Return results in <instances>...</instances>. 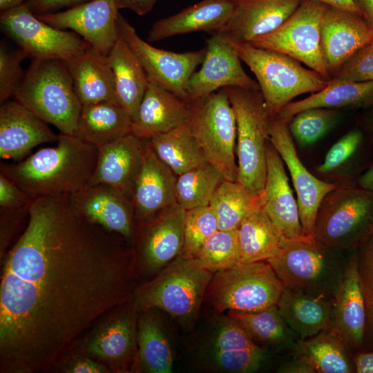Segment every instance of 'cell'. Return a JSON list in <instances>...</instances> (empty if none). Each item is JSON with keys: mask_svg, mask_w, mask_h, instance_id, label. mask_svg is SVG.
Instances as JSON below:
<instances>
[{"mask_svg": "<svg viewBox=\"0 0 373 373\" xmlns=\"http://www.w3.org/2000/svg\"><path fill=\"white\" fill-rule=\"evenodd\" d=\"M0 285L1 372L52 370L132 291L133 250L77 212L69 194L31 200Z\"/></svg>", "mask_w": 373, "mask_h": 373, "instance_id": "obj_1", "label": "cell"}, {"mask_svg": "<svg viewBox=\"0 0 373 373\" xmlns=\"http://www.w3.org/2000/svg\"><path fill=\"white\" fill-rule=\"evenodd\" d=\"M57 142L17 163H1L0 173L31 199L82 189L94 172L97 148L75 135L61 133Z\"/></svg>", "mask_w": 373, "mask_h": 373, "instance_id": "obj_2", "label": "cell"}, {"mask_svg": "<svg viewBox=\"0 0 373 373\" xmlns=\"http://www.w3.org/2000/svg\"><path fill=\"white\" fill-rule=\"evenodd\" d=\"M13 97L61 133L75 134L82 104L64 61L31 60Z\"/></svg>", "mask_w": 373, "mask_h": 373, "instance_id": "obj_3", "label": "cell"}, {"mask_svg": "<svg viewBox=\"0 0 373 373\" xmlns=\"http://www.w3.org/2000/svg\"><path fill=\"white\" fill-rule=\"evenodd\" d=\"M230 42L241 61L256 76L272 117L296 97L315 93L328 85L329 80L313 70L306 69L298 60L285 54L249 43Z\"/></svg>", "mask_w": 373, "mask_h": 373, "instance_id": "obj_4", "label": "cell"}, {"mask_svg": "<svg viewBox=\"0 0 373 373\" xmlns=\"http://www.w3.org/2000/svg\"><path fill=\"white\" fill-rule=\"evenodd\" d=\"M346 252L315 238L285 237L280 251L267 261L285 287L334 296L350 256Z\"/></svg>", "mask_w": 373, "mask_h": 373, "instance_id": "obj_5", "label": "cell"}, {"mask_svg": "<svg viewBox=\"0 0 373 373\" xmlns=\"http://www.w3.org/2000/svg\"><path fill=\"white\" fill-rule=\"evenodd\" d=\"M224 88L236 122L237 182L260 193L267 176L266 149L272 117L260 89Z\"/></svg>", "mask_w": 373, "mask_h": 373, "instance_id": "obj_6", "label": "cell"}, {"mask_svg": "<svg viewBox=\"0 0 373 373\" xmlns=\"http://www.w3.org/2000/svg\"><path fill=\"white\" fill-rule=\"evenodd\" d=\"M373 236V192L350 184L336 186L323 200L314 238L321 243L351 251Z\"/></svg>", "mask_w": 373, "mask_h": 373, "instance_id": "obj_7", "label": "cell"}, {"mask_svg": "<svg viewBox=\"0 0 373 373\" xmlns=\"http://www.w3.org/2000/svg\"><path fill=\"white\" fill-rule=\"evenodd\" d=\"M213 274L193 258L180 254L137 291L138 304L144 309L159 308L182 323H190L198 314Z\"/></svg>", "mask_w": 373, "mask_h": 373, "instance_id": "obj_8", "label": "cell"}, {"mask_svg": "<svg viewBox=\"0 0 373 373\" xmlns=\"http://www.w3.org/2000/svg\"><path fill=\"white\" fill-rule=\"evenodd\" d=\"M285 285L267 260L213 274L205 296L218 312H257L276 305Z\"/></svg>", "mask_w": 373, "mask_h": 373, "instance_id": "obj_9", "label": "cell"}, {"mask_svg": "<svg viewBox=\"0 0 373 373\" xmlns=\"http://www.w3.org/2000/svg\"><path fill=\"white\" fill-rule=\"evenodd\" d=\"M189 124L208 162L225 180L237 181L236 122L225 89L191 102Z\"/></svg>", "mask_w": 373, "mask_h": 373, "instance_id": "obj_10", "label": "cell"}, {"mask_svg": "<svg viewBox=\"0 0 373 373\" xmlns=\"http://www.w3.org/2000/svg\"><path fill=\"white\" fill-rule=\"evenodd\" d=\"M327 7L316 0H302L293 14L278 28L249 44L285 54L329 80L331 76L321 48L322 22Z\"/></svg>", "mask_w": 373, "mask_h": 373, "instance_id": "obj_11", "label": "cell"}, {"mask_svg": "<svg viewBox=\"0 0 373 373\" xmlns=\"http://www.w3.org/2000/svg\"><path fill=\"white\" fill-rule=\"evenodd\" d=\"M0 24L2 31L31 60L66 61L90 47L75 32L53 27L39 19L27 3L1 12Z\"/></svg>", "mask_w": 373, "mask_h": 373, "instance_id": "obj_12", "label": "cell"}, {"mask_svg": "<svg viewBox=\"0 0 373 373\" xmlns=\"http://www.w3.org/2000/svg\"><path fill=\"white\" fill-rule=\"evenodd\" d=\"M117 28L141 62L148 79L190 102L189 81L197 66L201 64L206 48L175 52L155 48L142 39L134 27L119 13Z\"/></svg>", "mask_w": 373, "mask_h": 373, "instance_id": "obj_13", "label": "cell"}, {"mask_svg": "<svg viewBox=\"0 0 373 373\" xmlns=\"http://www.w3.org/2000/svg\"><path fill=\"white\" fill-rule=\"evenodd\" d=\"M289 122L272 117L269 141L278 152L291 177L305 237L314 238L317 213L324 198L336 184L313 175L300 161L289 130Z\"/></svg>", "mask_w": 373, "mask_h": 373, "instance_id": "obj_14", "label": "cell"}, {"mask_svg": "<svg viewBox=\"0 0 373 373\" xmlns=\"http://www.w3.org/2000/svg\"><path fill=\"white\" fill-rule=\"evenodd\" d=\"M117 1L90 0L63 11L36 15L53 27L71 30L94 50L108 56L119 36Z\"/></svg>", "mask_w": 373, "mask_h": 373, "instance_id": "obj_15", "label": "cell"}, {"mask_svg": "<svg viewBox=\"0 0 373 373\" xmlns=\"http://www.w3.org/2000/svg\"><path fill=\"white\" fill-rule=\"evenodd\" d=\"M186 210L178 203L142 220L135 233L134 254H137L145 268L155 272L181 254L184 243Z\"/></svg>", "mask_w": 373, "mask_h": 373, "instance_id": "obj_16", "label": "cell"}, {"mask_svg": "<svg viewBox=\"0 0 373 373\" xmlns=\"http://www.w3.org/2000/svg\"><path fill=\"white\" fill-rule=\"evenodd\" d=\"M205 48L201 68L189 81L190 102L229 86L260 89L258 82L244 70L241 59L224 35L215 32L207 41Z\"/></svg>", "mask_w": 373, "mask_h": 373, "instance_id": "obj_17", "label": "cell"}, {"mask_svg": "<svg viewBox=\"0 0 373 373\" xmlns=\"http://www.w3.org/2000/svg\"><path fill=\"white\" fill-rule=\"evenodd\" d=\"M366 311L357 268L356 249L351 252L333 296L332 329L352 354L363 351Z\"/></svg>", "mask_w": 373, "mask_h": 373, "instance_id": "obj_18", "label": "cell"}, {"mask_svg": "<svg viewBox=\"0 0 373 373\" xmlns=\"http://www.w3.org/2000/svg\"><path fill=\"white\" fill-rule=\"evenodd\" d=\"M69 200L88 220L126 240L134 238L136 219L132 200L117 189L105 184H87L69 194Z\"/></svg>", "mask_w": 373, "mask_h": 373, "instance_id": "obj_19", "label": "cell"}, {"mask_svg": "<svg viewBox=\"0 0 373 373\" xmlns=\"http://www.w3.org/2000/svg\"><path fill=\"white\" fill-rule=\"evenodd\" d=\"M372 39L373 30L362 15L328 6L322 22L321 48L331 78Z\"/></svg>", "mask_w": 373, "mask_h": 373, "instance_id": "obj_20", "label": "cell"}, {"mask_svg": "<svg viewBox=\"0 0 373 373\" xmlns=\"http://www.w3.org/2000/svg\"><path fill=\"white\" fill-rule=\"evenodd\" d=\"M58 136L41 119L16 100L0 107V157L19 160L35 146L57 141Z\"/></svg>", "mask_w": 373, "mask_h": 373, "instance_id": "obj_21", "label": "cell"}, {"mask_svg": "<svg viewBox=\"0 0 373 373\" xmlns=\"http://www.w3.org/2000/svg\"><path fill=\"white\" fill-rule=\"evenodd\" d=\"M302 0H236L232 16L219 31L234 42L250 43L283 24Z\"/></svg>", "mask_w": 373, "mask_h": 373, "instance_id": "obj_22", "label": "cell"}, {"mask_svg": "<svg viewBox=\"0 0 373 373\" xmlns=\"http://www.w3.org/2000/svg\"><path fill=\"white\" fill-rule=\"evenodd\" d=\"M145 144V140L131 133L112 143L97 147L95 168L88 184H108L131 198L142 164Z\"/></svg>", "mask_w": 373, "mask_h": 373, "instance_id": "obj_23", "label": "cell"}, {"mask_svg": "<svg viewBox=\"0 0 373 373\" xmlns=\"http://www.w3.org/2000/svg\"><path fill=\"white\" fill-rule=\"evenodd\" d=\"M267 176L263 208L283 236L289 239L305 237L296 200L289 184L285 163L271 142L266 149Z\"/></svg>", "mask_w": 373, "mask_h": 373, "instance_id": "obj_24", "label": "cell"}, {"mask_svg": "<svg viewBox=\"0 0 373 373\" xmlns=\"http://www.w3.org/2000/svg\"><path fill=\"white\" fill-rule=\"evenodd\" d=\"M191 102L184 101L148 79L137 111L132 119V133L142 140L166 133L189 122Z\"/></svg>", "mask_w": 373, "mask_h": 373, "instance_id": "obj_25", "label": "cell"}, {"mask_svg": "<svg viewBox=\"0 0 373 373\" xmlns=\"http://www.w3.org/2000/svg\"><path fill=\"white\" fill-rule=\"evenodd\" d=\"M145 141L144 159L131 196L135 217L140 221L177 203V175Z\"/></svg>", "mask_w": 373, "mask_h": 373, "instance_id": "obj_26", "label": "cell"}, {"mask_svg": "<svg viewBox=\"0 0 373 373\" xmlns=\"http://www.w3.org/2000/svg\"><path fill=\"white\" fill-rule=\"evenodd\" d=\"M276 305L280 316L300 340L332 329V296L285 287Z\"/></svg>", "mask_w": 373, "mask_h": 373, "instance_id": "obj_27", "label": "cell"}, {"mask_svg": "<svg viewBox=\"0 0 373 373\" xmlns=\"http://www.w3.org/2000/svg\"><path fill=\"white\" fill-rule=\"evenodd\" d=\"M236 0H202L181 11L157 20L148 32L149 41L178 35L221 30L233 15Z\"/></svg>", "mask_w": 373, "mask_h": 373, "instance_id": "obj_28", "label": "cell"}, {"mask_svg": "<svg viewBox=\"0 0 373 373\" xmlns=\"http://www.w3.org/2000/svg\"><path fill=\"white\" fill-rule=\"evenodd\" d=\"M64 63L82 106L101 102L119 104L113 74L107 56L89 47L86 51Z\"/></svg>", "mask_w": 373, "mask_h": 373, "instance_id": "obj_29", "label": "cell"}, {"mask_svg": "<svg viewBox=\"0 0 373 373\" xmlns=\"http://www.w3.org/2000/svg\"><path fill=\"white\" fill-rule=\"evenodd\" d=\"M107 58L113 74L118 103L133 119L147 86V75L119 32Z\"/></svg>", "mask_w": 373, "mask_h": 373, "instance_id": "obj_30", "label": "cell"}, {"mask_svg": "<svg viewBox=\"0 0 373 373\" xmlns=\"http://www.w3.org/2000/svg\"><path fill=\"white\" fill-rule=\"evenodd\" d=\"M132 133V119L117 103L83 105L75 135L99 147Z\"/></svg>", "mask_w": 373, "mask_h": 373, "instance_id": "obj_31", "label": "cell"}, {"mask_svg": "<svg viewBox=\"0 0 373 373\" xmlns=\"http://www.w3.org/2000/svg\"><path fill=\"white\" fill-rule=\"evenodd\" d=\"M373 106V81L332 82L309 97L290 102L276 116L289 122L298 113L312 108L338 109Z\"/></svg>", "mask_w": 373, "mask_h": 373, "instance_id": "obj_32", "label": "cell"}, {"mask_svg": "<svg viewBox=\"0 0 373 373\" xmlns=\"http://www.w3.org/2000/svg\"><path fill=\"white\" fill-rule=\"evenodd\" d=\"M259 346L268 350L291 352L299 340L280 316L277 305L257 312L229 311Z\"/></svg>", "mask_w": 373, "mask_h": 373, "instance_id": "obj_33", "label": "cell"}, {"mask_svg": "<svg viewBox=\"0 0 373 373\" xmlns=\"http://www.w3.org/2000/svg\"><path fill=\"white\" fill-rule=\"evenodd\" d=\"M147 141L157 156L177 176L209 163L189 122Z\"/></svg>", "mask_w": 373, "mask_h": 373, "instance_id": "obj_34", "label": "cell"}, {"mask_svg": "<svg viewBox=\"0 0 373 373\" xmlns=\"http://www.w3.org/2000/svg\"><path fill=\"white\" fill-rule=\"evenodd\" d=\"M238 230L240 262L268 260L280 251L285 236L270 220L263 204L250 213Z\"/></svg>", "mask_w": 373, "mask_h": 373, "instance_id": "obj_35", "label": "cell"}, {"mask_svg": "<svg viewBox=\"0 0 373 373\" xmlns=\"http://www.w3.org/2000/svg\"><path fill=\"white\" fill-rule=\"evenodd\" d=\"M290 354L304 360L314 373L355 372L350 352L332 329L299 339Z\"/></svg>", "mask_w": 373, "mask_h": 373, "instance_id": "obj_36", "label": "cell"}, {"mask_svg": "<svg viewBox=\"0 0 373 373\" xmlns=\"http://www.w3.org/2000/svg\"><path fill=\"white\" fill-rule=\"evenodd\" d=\"M135 326L133 313L123 312L93 336L87 345V351L103 360L125 364L133 353Z\"/></svg>", "mask_w": 373, "mask_h": 373, "instance_id": "obj_37", "label": "cell"}, {"mask_svg": "<svg viewBox=\"0 0 373 373\" xmlns=\"http://www.w3.org/2000/svg\"><path fill=\"white\" fill-rule=\"evenodd\" d=\"M263 204V193H256L237 181L224 180L216 189L209 207L219 230L237 229L244 219Z\"/></svg>", "mask_w": 373, "mask_h": 373, "instance_id": "obj_38", "label": "cell"}, {"mask_svg": "<svg viewBox=\"0 0 373 373\" xmlns=\"http://www.w3.org/2000/svg\"><path fill=\"white\" fill-rule=\"evenodd\" d=\"M137 354L142 370L150 373H170L173 358L169 342L158 322L149 314L139 320Z\"/></svg>", "mask_w": 373, "mask_h": 373, "instance_id": "obj_39", "label": "cell"}, {"mask_svg": "<svg viewBox=\"0 0 373 373\" xmlns=\"http://www.w3.org/2000/svg\"><path fill=\"white\" fill-rule=\"evenodd\" d=\"M224 178L209 163L177 176L176 202L186 211L208 206Z\"/></svg>", "mask_w": 373, "mask_h": 373, "instance_id": "obj_40", "label": "cell"}, {"mask_svg": "<svg viewBox=\"0 0 373 373\" xmlns=\"http://www.w3.org/2000/svg\"><path fill=\"white\" fill-rule=\"evenodd\" d=\"M193 258L203 268L215 273L240 262L238 230H217L202 245Z\"/></svg>", "mask_w": 373, "mask_h": 373, "instance_id": "obj_41", "label": "cell"}, {"mask_svg": "<svg viewBox=\"0 0 373 373\" xmlns=\"http://www.w3.org/2000/svg\"><path fill=\"white\" fill-rule=\"evenodd\" d=\"M336 109L312 108L294 115L289 122L292 138L302 147L314 144L325 135L337 119Z\"/></svg>", "mask_w": 373, "mask_h": 373, "instance_id": "obj_42", "label": "cell"}, {"mask_svg": "<svg viewBox=\"0 0 373 373\" xmlns=\"http://www.w3.org/2000/svg\"><path fill=\"white\" fill-rule=\"evenodd\" d=\"M217 230L216 218L209 205L186 211L184 243L181 255L193 258L204 242Z\"/></svg>", "mask_w": 373, "mask_h": 373, "instance_id": "obj_43", "label": "cell"}, {"mask_svg": "<svg viewBox=\"0 0 373 373\" xmlns=\"http://www.w3.org/2000/svg\"><path fill=\"white\" fill-rule=\"evenodd\" d=\"M268 350L259 346L254 349L208 352V365L225 372H252L258 370L267 358Z\"/></svg>", "mask_w": 373, "mask_h": 373, "instance_id": "obj_44", "label": "cell"}, {"mask_svg": "<svg viewBox=\"0 0 373 373\" xmlns=\"http://www.w3.org/2000/svg\"><path fill=\"white\" fill-rule=\"evenodd\" d=\"M357 268L366 311L367 341L373 343V236L356 249Z\"/></svg>", "mask_w": 373, "mask_h": 373, "instance_id": "obj_45", "label": "cell"}, {"mask_svg": "<svg viewBox=\"0 0 373 373\" xmlns=\"http://www.w3.org/2000/svg\"><path fill=\"white\" fill-rule=\"evenodd\" d=\"M28 55L21 50H10L1 42L0 46V102L13 97L21 86L26 72L21 62Z\"/></svg>", "mask_w": 373, "mask_h": 373, "instance_id": "obj_46", "label": "cell"}, {"mask_svg": "<svg viewBox=\"0 0 373 373\" xmlns=\"http://www.w3.org/2000/svg\"><path fill=\"white\" fill-rule=\"evenodd\" d=\"M259 347L247 331L227 316L217 324L211 335L209 352L254 349Z\"/></svg>", "mask_w": 373, "mask_h": 373, "instance_id": "obj_47", "label": "cell"}, {"mask_svg": "<svg viewBox=\"0 0 373 373\" xmlns=\"http://www.w3.org/2000/svg\"><path fill=\"white\" fill-rule=\"evenodd\" d=\"M363 133L354 129L341 137L327 151L323 162L318 166L321 174L336 172L347 164L358 153L363 142Z\"/></svg>", "mask_w": 373, "mask_h": 373, "instance_id": "obj_48", "label": "cell"}, {"mask_svg": "<svg viewBox=\"0 0 373 373\" xmlns=\"http://www.w3.org/2000/svg\"><path fill=\"white\" fill-rule=\"evenodd\" d=\"M329 81H373V39L353 55Z\"/></svg>", "mask_w": 373, "mask_h": 373, "instance_id": "obj_49", "label": "cell"}, {"mask_svg": "<svg viewBox=\"0 0 373 373\" xmlns=\"http://www.w3.org/2000/svg\"><path fill=\"white\" fill-rule=\"evenodd\" d=\"M29 204L17 208L0 207L1 250L5 249L8 245L12 236L15 234L18 226H20L23 222L28 220Z\"/></svg>", "mask_w": 373, "mask_h": 373, "instance_id": "obj_50", "label": "cell"}, {"mask_svg": "<svg viewBox=\"0 0 373 373\" xmlns=\"http://www.w3.org/2000/svg\"><path fill=\"white\" fill-rule=\"evenodd\" d=\"M31 200L23 190L0 173V207H21L28 205Z\"/></svg>", "mask_w": 373, "mask_h": 373, "instance_id": "obj_51", "label": "cell"}, {"mask_svg": "<svg viewBox=\"0 0 373 373\" xmlns=\"http://www.w3.org/2000/svg\"><path fill=\"white\" fill-rule=\"evenodd\" d=\"M88 1L90 0H30L26 3L34 13L39 15L61 8L72 7Z\"/></svg>", "mask_w": 373, "mask_h": 373, "instance_id": "obj_52", "label": "cell"}, {"mask_svg": "<svg viewBox=\"0 0 373 373\" xmlns=\"http://www.w3.org/2000/svg\"><path fill=\"white\" fill-rule=\"evenodd\" d=\"M351 356L355 372L373 373V350L356 352Z\"/></svg>", "mask_w": 373, "mask_h": 373, "instance_id": "obj_53", "label": "cell"}, {"mask_svg": "<svg viewBox=\"0 0 373 373\" xmlns=\"http://www.w3.org/2000/svg\"><path fill=\"white\" fill-rule=\"evenodd\" d=\"M158 0H118L119 9H128L140 16L149 13Z\"/></svg>", "mask_w": 373, "mask_h": 373, "instance_id": "obj_54", "label": "cell"}, {"mask_svg": "<svg viewBox=\"0 0 373 373\" xmlns=\"http://www.w3.org/2000/svg\"><path fill=\"white\" fill-rule=\"evenodd\" d=\"M281 373H314L312 367L304 360L292 356L287 361L284 362L278 369Z\"/></svg>", "mask_w": 373, "mask_h": 373, "instance_id": "obj_55", "label": "cell"}, {"mask_svg": "<svg viewBox=\"0 0 373 373\" xmlns=\"http://www.w3.org/2000/svg\"><path fill=\"white\" fill-rule=\"evenodd\" d=\"M107 368L88 358H79L68 369L72 373H100L106 372Z\"/></svg>", "mask_w": 373, "mask_h": 373, "instance_id": "obj_56", "label": "cell"}, {"mask_svg": "<svg viewBox=\"0 0 373 373\" xmlns=\"http://www.w3.org/2000/svg\"><path fill=\"white\" fill-rule=\"evenodd\" d=\"M332 8L353 12L362 15L354 0H316ZM363 16V15H362Z\"/></svg>", "mask_w": 373, "mask_h": 373, "instance_id": "obj_57", "label": "cell"}, {"mask_svg": "<svg viewBox=\"0 0 373 373\" xmlns=\"http://www.w3.org/2000/svg\"><path fill=\"white\" fill-rule=\"evenodd\" d=\"M363 17L373 30V0H354Z\"/></svg>", "mask_w": 373, "mask_h": 373, "instance_id": "obj_58", "label": "cell"}, {"mask_svg": "<svg viewBox=\"0 0 373 373\" xmlns=\"http://www.w3.org/2000/svg\"><path fill=\"white\" fill-rule=\"evenodd\" d=\"M356 186L373 192V163L358 179Z\"/></svg>", "mask_w": 373, "mask_h": 373, "instance_id": "obj_59", "label": "cell"}, {"mask_svg": "<svg viewBox=\"0 0 373 373\" xmlns=\"http://www.w3.org/2000/svg\"><path fill=\"white\" fill-rule=\"evenodd\" d=\"M30 0H0V10L3 12L25 3Z\"/></svg>", "mask_w": 373, "mask_h": 373, "instance_id": "obj_60", "label": "cell"}, {"mask_svg": "<svg viewBox=\"0 0 373 373\" xmlns=\"http://www.w3.org/2000/svg\"><path fill=\"white\" fill-rule=\"evenodd\" d=\"M367 128L373 135V114L370 116L367 121Z\"/></svg>", "mask_w": 373, "mask_h": 373, "instance_id": "obj_61", "label": "cell"}]
</instances>
